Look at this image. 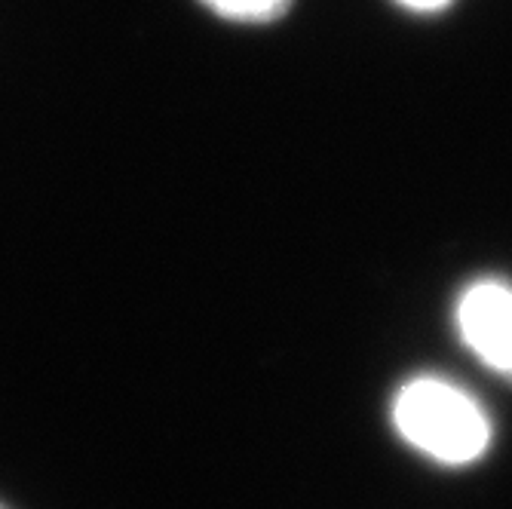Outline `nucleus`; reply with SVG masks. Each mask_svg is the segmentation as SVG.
<instances>
[{
    "label": "nucleus",
    "instance_id": "1",
    "mask_svg": "<svg viewBox=\"0 0 512 509\" xmlns=\"http://www.w3.org/2000/svg\"><path fill=\"white\" fill-rule=\"evenodd\" d=\"M393 424L408 445L442 464H473L491 445V424L473 396L442 378H414L393 402Z\"/></svg>",
    "mask_w": 512,
    "mask_h": 509
},
{
    "label": "nucleus",
    "instance_id": "2",
    "mask_svg": "<svg viewBox=\"0 0 512 509\" xmlns=\"http://www.w3.org/2000/svg\"><path fill=\"white\" fill-rule=\"evenodd\" d=\"M457 326L467 347L494 372L512 378V289L497 280L473 283L460 295Z\"/></svg>",
    "mask_w": 512,
    "mask_h": 509
},
{
    "label": "nucleus",
    "instance_id": "3",
    "mask_svg": "<svg viewBox=\"0 0 512 509\" xmlns=\"http://www.w3.org/2000/svg\"><path fill=\"white\" fill-rule=\"evenodd\" d=\"M215 16L230 19V22H249V25H264L283 19L292 7V0H200Z\"/></svg>",
    "mask_w": 512,
    "mask_h": 509
},
{
    "label": "nucleus",
    "instance_id": "4",
    "mask_svg": "<svg viewBox=\"0 0 512 509\" xmlns=\"http://www.w3.org/2000/svg\"><path fill=\"white\" fill-rule=\"evenodd\" d=\"M396 4H402L405 10H414V13H439L451 4V0H396Z\"/></svg>",
    "mask_w": 512,
    "mask_h": 509
},
{
    "label": "nucleus",
    "instance_id": "5",
    "mask_svg": "<svg viewBox=\"0 0 512 509\" xmlns=\"http://www.w3.org/2000/svg\"><path fill=\"white\" fill-rule=\"evenodd\" d=\"M0 509H7V506H4V503H0Z\"/></svg>",
    "mask_w": 512,
    "mask_h": 509
}]
</instances>
